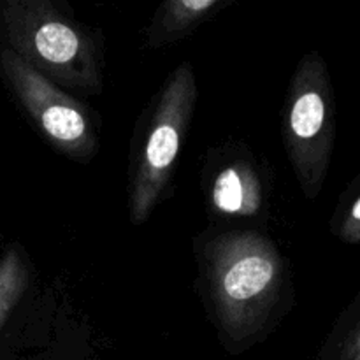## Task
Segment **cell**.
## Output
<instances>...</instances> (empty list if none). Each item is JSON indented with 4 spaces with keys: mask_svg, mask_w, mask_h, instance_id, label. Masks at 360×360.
I'll return each mask as SVG.
<instances>
[{
    "mask_svg": "<svg viewBox=\"0 0 360 360\" xmlns=\"http://www.w3.org/2000/svg\"><path fill=\"white\" fill-rule=\"evenodd\" d=\"M202 257L221 330L236 341L259 334L283 287L276 246L257 232H225L204 248Z\"/></svg>",
    "mask_w": 360,
    "mask_h": 360,
    "instance_id": "cell-1",
    "label": "cell"
},
{
    "mask_svg": "<svg viewBox=\"0 0 360 360\" xmlns=\"http://www.w3.org/2000/svg\"><path fill=\"white\" fill-rule=\"evenodd\" d=\"M0 35L14 55L58 88L101 94L94 35L49 0H0Z\"/></svg>",
    "mask_w": 360,
    "mask_h": 360,
    "instance_id": "cell-2",
    "label": "cell"
},
{
    "mask_svg": "<svg viewBox=\"0 0 360 360\" xmlns=\"http://www.w3.org/2000/svg\"><path fill=\"white\" fill-rule=\"evenodd\" d=\"M334 94L326 62L319 53L302 56L288 88L283 139L302 193L322 192L334 148Z\"/></svg>",
    "mask_w": 360,
    "mask_h": 360,
    "instance_id": "cell-3",
    "label": "cell"
},
{
    "mask_svg": "<svg viewBox=\"0 0 360 360\" xmlns=\"http://www.w3.org/2000/svg\"><path fill=\"white\" fill-rule=\"evenodd\" d=\"M195 102V72L188 62H183L158 95L143 151L134 169L130 183V221L134 225L144 224L160 202L193 118Z\"/></svg>",
    "mask_w": 360,
    "mask_h": 360,
    "instance_id": "cell-4",
    "label": "cell"
},
{
    "mask_svg": "<svg viewBox=\"0 0 360 360\" xmlns=\"http://www.w3.org/2000/svg\"><path fill=\"white\" fill-rule=\"evenodd\" d=\"M0 72L35 129L60 153L77 162H90L97 155V127L83 102L70 97L7 48H0Z\"/></svg>",
    "mask_w": 360,
    "mask_h": 360,
    "instance_id": "cell-5",
    "label": "cell"
},
{
    "mask_svg": "<svg viewBox=\"0 0 360 360\" xmlns=\"http://www.w3.org/2000/svg\"><path fill=\"white\" fill-rule=\"evenodd\" d=\"M210 197L213 210L220 214L253 217L262 210V179L252 164L236 160L217 172Z\"/></svg>",
    "mask_w": 360,
    "mask_h": 360,
    "instance_id": "cell-6",
    "label": "cell"
},
{
    "mask_svg": "<svg viewBox=\"0 0 360 360\" xmlns=\"http://www.w3.org/2000/svg\"><path fill=\"white\" fill-rule=\"evenodd\" d=\"M224 6L221 0H165L148 28V46L160 48L195 32Z\"/></svg>",
    "mask_w": 360,
    "mask_h": 360,
    "instance_id": "cell-7",
    "label": "cell"
},
{
    "mask_svg": "<svg viewBox=\"0 0 360 360\" xmlns=\"http://www.w3.org/2000/svg\"><path fill=\"white\" fill-rule=\"evenodd\" d=\"M30 285V273L16 246H11L0 259V327L13 313Z\"/></svg>",
    "mask_w": 360,
    "mask_h": 360,
    "instance_id": "cell-8",
    "label": "cell"
},
{
    "mask_svg": "<svg viewBox=\"0 0 360 360\" xmlns=\"http://www.w3.org/2000/svg\"><path fill=\"white\" fill-rule=\"evenodd\" d=\"M338 236L341 241L357 245L360 241V197L354 195L350 206L340 214L338 220Z\"/></svg>",
    "mask_w": 360,
    "mask_h": 360,
    "instance_id": "cell-9",
    "label": "cell"
},
{
    "mask_svg": "<svg viewBox=\"0 0 360 360\" xmlns=\"http://www.w3.org/2000/svg\"><path fill=\"white\" fill-rule=\"evenodd\" d=\"M341 359L343 360H360V329H359V326L352 327L350 334L347 336Z\"/></svg>",
    "mask_w": 360,
    "mask_h": 360,
    "instance_id": "cell-10",
    "label": "cell"
}]
</instances>
